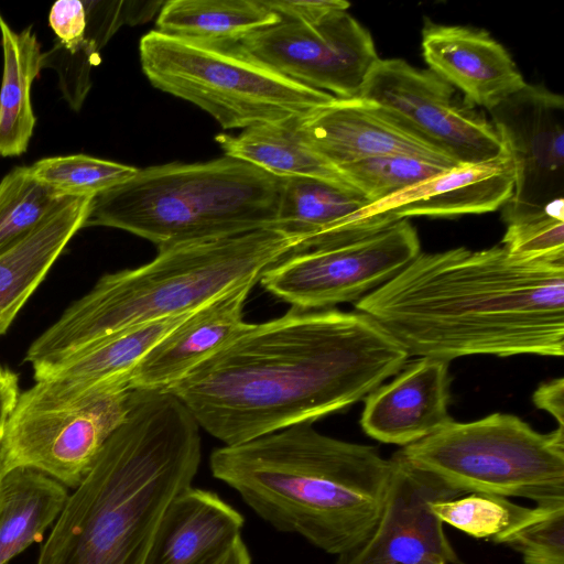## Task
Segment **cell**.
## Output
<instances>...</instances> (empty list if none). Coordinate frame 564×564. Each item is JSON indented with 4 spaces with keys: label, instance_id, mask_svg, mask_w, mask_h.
<instances>
[{
    "label": "cell",
    "instance_id": "6da1fadb",
    "mask_svg": "<svg viewBox=\"0 0 564 564\" xmlns=\"http://www.w3.org/2000/svg\"><path fill=\"white\" fill-rule=\"evenodd\" d=\"M408 357L364 313L291 307L246 323L165 391L199 427L236 445L344 410L397 375Z\"/></svg>",
    "mask_w": 564,
    "mask_h": 564
},
{
    "label": "cell",
    "instance_id": "7a4b0ae2",
    "mask_svg": "<svg viewBox=\"0 0 564 564\" xmlns=\"http://www.w3.org/2000/svg\"><path fill=\"white\" fill-rule=\"evenodd\" d=\"M355 307L409 357L564 354V261L502 246L420 252Z\"/></svg>",
    "mask_w": 564,
    "mask_h": 564
},
{
    "label": "cell",
    "instance_id": "3957f363",
    "mask_svg": "<svg viewBox=\"0 0 564 564\" xmlns=\"http://www.w3.org/2000/svg\"><path fill=\"white\" fill-rule=\"evenodd\" d=\"M202 458L199 425L172 393L133 390L124 421L74 489L36 564H144L160 520Z\"/></svg>",
    "mask_w": 564,
    "mask_h": 564
},
{
    "label": "cell",
    "instance_id": "277c9868",
    "mask_svg": "<svg viewBox=\"0 0 564 564\" xmlns=\"http://www.w3.org/2000/svg\"><path fill=\"white\" fill-rule=\"evenodd\" d=\"M209 466L272 528L333 555L372 528L393 469L376 447L324 435L312 423L218 447Z\"/></svg>",
    "mask_w": 564,
    "mask_h": 564
},
{
    "label": "cell",
    "instance_id": "5b68a950",
    "mask_svg": "<svg viewBox=\"0 0 564 564\" xmlns=\"http://www.w3.org/2000/svg\"><path fill=\"white\" fill-rule=\"evenodd\" d=\"M307 241L279 227L159 250L150 262L102 275L29 347L33 370L119 330L186 314L245 284Z\"/></svg>",
    "mask_w": 564,
    "mask_h": 564
},
{
    "label": "cell",
    "instance_id": "8992f818",
    "mask_svg": "<svg viewBox=\"0 0 564 564\" xmlns=\"http://www.w3.org/2000/svg\"><path fill=\"white\" fill-rule=\"evenodd\" d=\"M280 191V177L227 155L155 165L95 196L84 228H117L163 250L278 227Z\"/></svg>",
    "mask_w": 564,
    "mask_h": 564
},
{
    "label": "cell",
    "instance_id": "52a82bcc",
    "mask_svg": "<svg viewBox=\"0 0 564 564\" xmlns=\"http://www.w3.org/2000/svg\"><path fill=\"white\" fill-rule=\"evenodd\" d=\"M139 54L155 88L194 104L227 130L302 118L335 99L279 74L238 43L153 30L140 40Z\"/></svg>",
    "mask_w": 564,
    "mask_h": 564
},
{
    "label": "cell",
    "instance_id": "ba28073f",
    "mask_svg": "<svg viewBox=\"0 0 564 564\" xmlns=\"http://www.w3.org/2000/svg\"><path fill=\"white\" fill-rule=\"evenodd\" d=\"M462 494L564 501V427L543 434L513 414L451 421L397 452Z\"/></svg>",
    "mask_w": 564,
    "mask_h": 564
},
{
    "label": "cell",
    "instance_id": "9c48e42d",
    "mask_svg": "<svg viewBox=\"0 0 564 564\" xmlns=\"http://www.w3.org/2000/svg\"><path fill=\"white\" fill-rule=\"evenodd\" d=\"M132 393L130 378L37 380L19 394L8 419L0 445L3 471L30 467L75 489L124 421Z\"/></svg>",
    "mask_w": 564,
    "mask_h": 564
},
{
    "label": "cell",
    "instance_id": "30bf717a",
    "mask_svg": "<svg viewBox=\"0 0 564 564\" xmlns=\"http://www.w3.org/2000/svg\"><path fill=\"white\" fill-rule=\"evenodd\" d=\"M421 252L408 218L340 242L294 252L268 268L261 285L300 311L357 302Z\"/></svg>",
    "mask_w": 564,
    "mask_h": 564
},
{
    "label": "cell",
    "instance_id": "8fae6325",
    "mask_svg": "<svg viewBox=\"0 0 564 564\" xmlns=\"http://www.w3.org/2000/svg\"><path fill=\"white\" fill-rule=\"evenodd\" d=\"M237 43L279 74L337 99L359 97L379 59L371 34L347 10L312 23L281 21Z\"/></svg>",
    "mask_w": 564,
    "mask_h": 564
},
{
    "label": "cell",
    "instance_id": "7c38bea8",
    "mask_svg": "<svg viewBox=\"0 0 564 564\" xmlns=\"http://www.w3.org/2000/svg\"><path fill=\"white\" fill-rule=\"evenodd\" d=\"M359 97L410 124L458 164L479 163L507 152L492 122L430 69L401 58H379Z\"/></svg>",
    "mask_w": 564,
    "mask_h": 564
},
{
    "label": "cell",
    "instance_id": "4fadbf2b",
    "mask_svg": "<svg viewBox=\"0 0 564 564\" xmlns=\"http://www.w3.org/2000/svg\"><path fill=\"white\" fill-rule=\"evenodd\" d=\"M381 512L368 533L333 564H464L430 503L463 494L398 453Z\"/></svg>",
    "mask_w": 564,
    "mask_h": 564
},
{
    "label": "cell",
    "instance_id": "5bb4252c",
    "mask_svg": "<svg viewBox=\"0 0 564 564\" xmlns=\"http://www.w3.org/2000/svg\"><path fill=\"white\" fill-rule=\"evenodd\" d=\"M489 112L514 167L506 221L563 198V97L543 86L527 84Z\"/></svg>",
    "mask_w": 564,
    "mask_h": 564
},
{
    "label": "cell",
    "instance_id": "9a60e30c",
    "mask_svg": "<svg viewBox=\"0 0 564 564\" xmlns=\"http://www.w3.org/2000/svg\"><path fill=\"white\" fill-rule=\"evenodd\" d=\"M303 140L336 167L382 155H411L451 169L456 163L419 131L361 97L337 99L299 120Z\"/></svg>",
    "mask_w": 564,
    "mask_h": 564
},
{
    "label": "cell",
    "instance_id": "2e32d148",
    "mask_svg": "<svg viewBox=\"0 0 564 564\" xmlns=\"http://www.w3.org/2000/svg\"><path fill=\"white\" fill-rule=\"evenodd\" d=\"M421 44L430 70L476 108L489 111L527 85L506 47L482 29L426 20Z\"/></svg>",
    "mask_w": 564,
    "mask_h": 564
},
{
    "label": "cell",
    "instance_id": "e0dca14e",
    "mask_svg": "<svg viewBox=\"0 0 564 564\" xmlns=\"http://www.w3.org/2000/svg\"><path fill=\"white\" fill-rule=\"evenodd\" d=\"M448 361L421 357L366 397L360 424L370 437L406 446L453 421Z\"/></svg>",
    "mask_w": 564,
    "mask_h": 564
},
{
    "label": "cell",
    "instance_id": "ac0fdd59",
    "mask_svg": "<svg viewBox=\"0 0 564 564\" xmlns=\"http://www.w3.org/2000/svg\"><path fill=\"white\" fill-rule=\"evenodd\" d=\"M514 188V167L508 151L495 159L457 164L409 188L362 208L356 221L393 213L453 217L484 214L508 203Z\"/></svg>",
    "mask_w": 564,
    "mask_h": 564
},
{
    "label": "cell",
    "instance_id": "d6986e66",
    "mask_svg": "<svg viewBox=\"0 0 564 564\" xmlns=\"http://www.w3.org/2000/svg\"><path fill=\"white\" fill-rule=\"evenodd\" d=\"M253 285L236 288L195 310L140 360L131 389L165 391L224 346L246 324L243 307Z\"/></svg>",
    "mask_w": 564,
    "mask_h": 564
},
{
    "label": "cell",
    "instance_id": "ffe728a7",
    "mask_svg": "<svg viewBox=\"0 0 564 564\" xmlns=\"http://www.w3.org/2000/svg\"><path fill=\"white\" fill-rule=\"evenodd\" d=\"M243 523L217 494L187 487L166 507L144 564H206L241 536Z\"/></svg>",
    "mask_w": 564,
    "mask_h": 564
},
{
    "label": "cell",
    "instance_id": "44dd1931",
    "mask_svg": "<svg viewBox=\"0 0 564 564\" xmlns=\"http://www.w3.org/2000/svg\"><path fill=\"white\" fill-rule=\"evenodd\" d=\"M370 205L356 189L311 177L281 178L278 227L305 235L297 251L323 247L381 228L397 220L391 213L356 223Z\"/></svg>",
    "mask_w": 564,
    "mask_h": 564
},
{
    "label": "cell",
    "instance_id": "7402d4cb",
    "mask_svg": "<svg viewBox=\"0 0 564 564\" xmlns=\"http://www.w3.org/2000/svg\"><path fill=\"white\" fill-rule=\"evenodd\" d=\"M94 197H68L24 239L0 254V335L43 281L75 234Z\"/></svg>",
    "mask_w": 564,
    "mask_h": 564
},
{
    "label": "cell",
    "instance_id": "603a6c76",
    "mask_svg": "<svg viewBox=\"0 0 564 564\" xmlns=\"http://www.w3.org/2000/svg\"><path fill=\"white\" fill-rule=\"evenodd\" d=\"M67 487L30 467H14L0 479V564L42 539L62 512Z\"/></svg>",
    "mask_w": 564,
    "mask_h": 564
},
{
    "label": "cell",
    "instance_id": "cb8c5ba5",
    "mask_svg": "<svg viewBox=\"0 0 564 564\" xmlns=\"http://www.w3.org/2000/svg\"><path fill=\"white\" fill-rule=\"evenodd\" d=\"M3 72L0 87V156L26 152L36 117L31 87L43 69L41 43L32 25L15 32L0 13Z\"/></svg>",
    "mask_w": 564,
    "mask_h": 564
},
{
    "label": "cell",
    "instance_id": "d4e9b609",
    "mask_svg": "<svg viewBox=\"0 0 564 564\" xmlns=\"http://www.w3.org/2000/svg\"><path fill=\"white\" fill-rule=\"evenodd\" d=\"M300 119L257 124L238 135L223 133L216 141L227 156L250 163L273 176L311 177L351 187L335 165L303 140Z\"/></svg>",
    "mask_w": 564,
    "mask_h": 564
},
{
    "label": "cell",
    "instance_id": "484cf974",
    "mask_svg": "<svg viewBox=\"0 0 564 564\" xmlns=\"http://www.w3.org/2000/svg\"><path fill=\"white\" fill-rule=\"evenodd\" d=\"M193 312L105 336L53 365L34 370V378L86 383L130 378L140 360Z\"/></svg>",
    "mask_w": 564,
    "mask_h": 564
},
{
    "label": "cell",
    "instance_id": "4316f807",
    "mask_svg": "<svg viewBox=\"0 0 564 564\" xmlns=\"http://www.w3.org/2000/svg\"><path fill=\"white\" fill-rule=\"evenodd\" d=\"M279 22L262 0H170L159 11L156 30L207 43H237Z\"/></svg>",
    "mask_w": 564,
    "mask_h": 564
},
{
    "label": "cell",
    "instance_id": "83f0119b",
    "mask_svg": "<svg viewBox=\"0 0 564 564\" xmlns=\"http://www.w3.org/2000/svg\"><path fill=\"white\" fill-rule=\"evenodd\" d=\"M30 175L63 197H95L133 177L139 169L86 154L43 158Z\"/></svg>",
    "mask_w": 564,
    "mask_h": 564
},
{
    "label": "cell",
    "instance_id": "f1b7e54d",
    "mask_svg": "<svg viewBox=\"0 0 564 564\" xmlns=\"http://www.w3.org/2000/svg\"><path fill=\"white\" fill-rule=\"evenodd\" d=\"M66 198L15 166L0 181V254L24 239Z\"/></svg>",
    "mask_w": 564,
    "mask_h": 564
},
{
    "label": "cell",
    "instance_id": "f546056e",
    "mask_svg": "<svg viewBox=\"0 0 564 564\" xmlns=\"http://www.w3.org/2000/svg\"><path fill=\"white\" fill-rule=\"evenodd\" d=\"M430 509L443 523L495 543L532 512V508L513 503L506 497L477 492L432 501Z\"/></svg>",
    "mask_w": 564,
    "mask_h": 564
},
{
    "label": "cell",
    "instance_id": "4dcf8cb0",
    "mask_svg": "<svg viewBox=\"0 0 564 564\" xmlns=\"http://www.w3.org/2000/svg\"><path fill=\"white\" fill-rule=\"evenodd\" d=\"M346 183L370 204L447 170L432 161L402 154L382 155L337 166Z\"/></svg>",
    "mask_w": 564,
    "mask_h": 564
},
{
    "label": "cell",
    "instance_id": "1f68e13d",
    "mask_svg": "<svg viewBox=\"0 0 564 564\" xmlns=\"http://www.w3.org/2000/svg\"><path fill=\"white\" fill-rule=\"evenodd\" d=\"M563 198L507 221L502 247L525 259L564 261Z\"/></svg>",
    "mask_w": 564,
    "mask_h": 564
},
{
    "label": "cell",
    "instance_id": "d6a6232c",
    "mask_svg": "<svg viewBox=\"0 0 564 564\" xmlns=\"http://www.w3.org/2000/svg\"><path fill=\"white\" fill-rule=\"evenodd\" d=\"M497 543L518 552L524 564H564V501L536 505Z\"/></svg>",
    "mask_w": 564,
    "mask_h": 564
},
{
    "label": "cell",
    "instance_id": "836d02e7",
    "mask_svg": "<svg viewBox=\"0 0 564 564\" xmlns=\"http://www.w3.org/2000/svg\"><path fill=\"white\" fill-rule=\"evenodd\" d=\"M86 10L85 42L96 52L107 44L123 24H134L132 1L84 0Z\"/></svg>",
    "mask_w": 564,
    "mask_h": 564
},
{
    "label": "cell",
    "instance_id": "e575fe53",
    "mask_svg": "<svg viewBox=\"0 0 564 564\" xmlns=\"http://www.w3.org/2000/svg\"><path fill=\"white\" fill-rule=\"evenodd\" d=\"M48 23L61 45L75 54L85 41L86 10L83 1L58 0L51 7Z\"/></svg>",
    "mask_w": 564,
    "mask_h": 564
},
{
    "label": "cell",
    "instance_id": "d590c367",
    "mask_svg": "<svg viewBox=\"0 0 564 564\" xmlns=\"http://www.w3.org/2000/svg\"><path fill=\"white\" fill-rule=\"evenodd\" d=\"M276 13L281 21L312 23L335 10H347L350 4L344 0H262Z\"/></svg>",
    "mask_w": 564,
    "mask_h": 564
},
{
    "label": "cell",
    "instance_id": "8d00e7d4",
    "mask_svg": "<svg viewBox=\"0 0 564 564\" xmlns=\"http://www.w3.org/2000/svg\"><path fill=\"white\" fill-rule=\"evenodd\" d=\"M534 404L549 412L564 427V380L554 379L541 384L533 394Z\"/></svg>",
    "mask_w": 564,
    "mask_h": 564
},
{
    "label": "cell",
    "instance_id": "74e56055",
    "mask_svg": "<svg viewBox=\"0 0 564 564\" xmlns=\"http://www.w3.org/2000/svg\"><path fill=\"white\" fill-rule=\"evenodd\" d=\"M19 378L15 372L0 366V445L8 419L19 398Z\"/></svg>",
    "mask_w": 564,
    "mask_h": 564
},
{
    "label": "cell",
    "instance_id": "f35d334b",
    "mask_svg": "<svg viewBox=\"0 0 564 564\" xmlns=\"http://www.w3.org/2000/svg\"><path fill=\"white\" fill-rule=\"evenodd\" d=\"M206 564H251V557L242 536H239Z\"/></svg>",
    "mask_w": 564,
    "mask_h": 564
},
{
    "label": "cell",
    "instance_id": "ab89813d",
    "mask_svg": "<svg viewBox=\"0 0 564 564\" xmlns=\"http://www.w3.org/2000/svg\"><path fill=\"white\" fill-rule=\"evenodd\" d=\"M3 473H4V471H3V469H2V467H1V465H0V479H1V476L3 475Z\"/></svg>",
    "mask_w": 564,
    "mask_h": 564
}]
</instances>
